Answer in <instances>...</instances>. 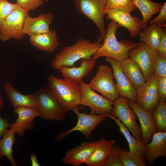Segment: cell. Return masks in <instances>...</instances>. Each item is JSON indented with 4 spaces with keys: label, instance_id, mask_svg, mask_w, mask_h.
Returning a JSON list of instances; mask_svg holds the SVG:
<instances>
[{
    "label": "cell",
    "instance_id": "6da1fadb",
    "mask_svg": "<svg viewBox=\"0 0 166 166\" xmlns=\"http://www.w3.org/2000/svg\"><path fill=\"white\" fill-rule=\"evenodd\" d=\"M102 39L100 36L97 41L92 42L82 38H78L73 45L64 47L56 55L51 65L58 70L62 66L71 67L82 59H90L102 45Z\"/></svg>",
    "mask_w": 166,
    "mask_h": 166
},
{
    "label": "cell",
    "instance_id": "7a4b0ae2",
    "mask_svg": "<svg viewBox=\"0 0 166 166\" xmlns=\"http://www.w3.org/2000/svg\"><path fill=\"white\" fill-rule=\"evenodd\" d=\"M120 26L114 21L111 20L106 30L103 43L92 57L93 60L96 61L101 57H105L121 62L128 57L130 50L139 45L140 43L123 39L118 41L116 32Z\"/></svg>",
    "mask_w": 166,
    "mask_h": 166
},
{
    "label": "cell",
    "instance_id": "3957f363",
    "mask_svg": "<svg viewBox=\"0 0 166 166\" xmlns=\"http://www.w3.org/2000/svg\"><path fill=\"white\" fill-rule=\"evenodd\" d=\"M49 85L63 109L67 112L80 105L82 95L79 83L53 75L47 78Z\"/></svg>",
    "mask_w": 166,
    "mask_h": 166
},
{
    "label": "cell",
    "instance_id": "277c9868",
    "mask_svg": "<svg viewBox=\"0 0 166 166\" xmlns=\"http://www.w3.org/2000/svg\"><path fill=\"white\" fill-rule=\"evenodd\" d=\"M34 93L40 117L54 121H62L64 119L66 112L48 84L39 88Z\"/></svg>",
    "mask_w": 166,
    "mask_h": 166
},
{
    "label": "cell",
    "instance_id": "5b68a950",
    "mask_svg": "<svg viewBox=\"0 0 166 166\" xmlns=\"http://www.w3.org/2000/svg\"><path fill=\"white\" fill-rule=\"evenodd\" d=\"M88 84L93 90L112 102L120 96L115 86L112 69L107 65H100L95 76Z\"/></svg>",
    "mask_w": 166,
    "mask_h": 166
},
{
    "label": "cell",
    "instance_id": "8992f818",
    "mask_svg": "<svg viewBox=\"0 0 166 166\" xmlns=\"http://www.w3.org/2000/svg\"><path fill=\"white\" fill-rule=\"evenodd\" d=\"M118 119L138 140H141L142 131L140 125L136 120L137 116L129 106L128 99L120 96L113 102V109L110 115Z\"/></svg>",
    "mask_w": 166,
    "mask_h": 166
},
{
    "label": "cell",
    "instance_id": "52a82bcc",
    "mask_svg": "<svg viewBox=\"0 0 166 166\" xmlns=\"http://www.w3.org/2000/svg\"><path fill=\"white\" fill-rule=\"evenodd\" d=\"M79 84L82 95L80 105L88 107L91 114L111 115L113 102L96 93L83 80Z\"/></svg>",
    "mask_w": 166,
    "mask_h": 166
},
{
    "label": "cell",
    "instance_id": "ba28073f",
    "mask_svg": "<svg viewBox=\"0 0 166 166\" xmlns=\"http://www.w3.org/2000/svg\"><path fill=\"white\" fill-rule=\"evenodd\" d=\"M28 12L18 5L9 14L0 28V40L5 42L12 38L22 40L25 35L23 29Z\"/></svg>",
    "mask_w": 166,
    "mask_h": 166
},
{
    "label": "cell",
    "instance_id": "9c48e42d",
    "mask_svg": "<svg viewBox=\"0 0 166 166\" xmlns=\"http://www.w3.org/2000/svg\"><path fill=\"white\" fill-rule=\"evenodd\" d=\"M74 0L77 10L94 23L103 39L106 32L104 18L107 0Z\"/></svg>",
    "mask_w": 166,
    "mask_h": 166
},
{
    "label": "cell",
    "instance_id": "30bf717a",
    "mask_svg": "<svg viewBox=\"0 0 166 166\" xmlns=\"http://www.w3.org/2000/svg\"><path fill=\"white\" fill-rule=\"evenodd\" d=\"M72 111L76 115L77 118L76 124L71 129L59 133L54 137L55 140L61 141L72 132L76 131L81 132L85 139H89L96 127L107 117L105 115L81 112L79 108H75Z\"/></svg>",
    "mask_w": 166,
    "mask_h": 166
},
{
    "label": "cell",
    "instance_id": "8fae6325",
    "mask_svg": "<svg viewBox=\"0 0 166 166\" xmlns=\"http://www.w3.org/2000/svg\"><path fill=\"white\" fill-rule=\"evenodd\" d=\"M157 52L147 46L143 42L130 50L128 57L136 62L140 67L145 81L154 73V64Z\"/></svg>",
    "mask_w": 166,
    "mask_h": 166
},
{
    "label": "cell",
    "instance_id": "7c38bea8",
    "mask_svg": "<svg viewBox=\"0 0 166 166\" xmlns=\"http://www.w3.org/2000/svg\"><path fill=\"white\" fill-rule=\"evenodd\" d=\"M158 78L154 73L136 90V103L150 111L156 107L160 98L157 90Z\"/></svg>",
    "mask_w": 166,
    "mask_h": 166
},
{
    "label": "cell",
    "instance_id": "4fadbf2b",
    "mask_svg": "<svg viewBox=\"0 0 166 166\" xmlns=\"http://www.w3.org/2000/svg\"><path fill=\"white\" fill-rule=\"evenodd\" d=\"M105 60L112 68L113 78L117 81L115 86L120 96L136 103V90L123 71L120 62L108 57Z\"/></svg>",
    "mask_w": 166,
    "mask_h": 166
},
{
    "label": "cell",
    "instance_id": "5bb4252c",
    "mask_svg": "<svg viewBox=\"0 0 166 166\" xmlns=\"http://www.w3.org/2000/svg\"><path fill=\"white\" fill-rule=\"evenodd\" d=\"M105 14L107 19L116 22L120 26L127 28L130 36L132 38L136 37L142 30L141 19L136 17H132L130 13L120 10H105Z\"/></svg>",
    "mask_w": 166,
    "mask_h": 166
},
{
    "label": "cell",
    "instance_id": "9a60e30c",
    "mask_svg": "<svg viewBox=\"0 0 166 166\" xmlns=\"http://www.w3.org/2000/svg\"><path fill=\"white\" fill-rule=\"evenodd\" d=\"M14 113L18 115L16 121L10 124V128L14 130L19 136H23L26 130L32 131L35 126L34 119L39 116L36 108L30 107H19L14 108Z\"/></svg>",
    "mask_w": 166,
    "mask_h": 166
},
{
    "label": "cell",
    "instance_id": "2e32d148",
    "mask_svg": "<svg viewBox=\"0 0 166 166\" xmlns=\"http://www.w3.org/2000/svg\"><path fill=\"white\" fill-rule=\"evenodd\" d=\"M95 148V143L84 141L76 147L69 149L61 161L67 165L78 166L85 164L91 156Z\"/></svg>",
    "mask_w": 166,
    "mask_h": 166
},
{
    "label": "cell",
    "instance_id": "e0dca14e",
    "mask_svg": "<svg viewBox=\"0 0 166 166\" xmlns=\"http://www.w3.org/2000/svg\"><path fill=\"white\" fill-rule=\"evenodd\" d=\"M128 103L139 119L142 131L141 140L145 145L151 141L154 135L158 132L152 119V111H148L128 99Z\"/></svg>",
    "mask_w": 166,
    "mask_h": 166
},
{
    "label": "cell",
    "instance_id": "ac0fdd59",
    "mask_svg": "<svg viewBox=\"0 0 166 166\" xmlns=\"http://www.w3.org/2000/svg\"><path fill=\"white\" fill-rule=\"evenodd\" d=\"M53 18V14L50 12L40 14L35 18L31 17L28 14L25 19L23 32L29 36L49 32Z\"/></svg>",
    "mask_w": 166,
    "mask_h": 166
},
{
    "label": "cell",
    "instance_id": "d6986e66",
    "mask_svg": "<svg viewBox=\"0 0 166 166\" xmlns=\"http://www.w3.org/2000/svg\"><path fill=\"white\" fill-rule=\"evenodd\" d=\"M166 158V132H157L151 141L145 145L144 158L149 166L157 158Z\"/></svg>",
    "mask_w": 166,
    "mask_h": 166
},
{
    "label": "cell",
    "instance_id": "ffe728a7",
    "mask_svg": "<svg viewBox=\"0 0 166 166\" xmlns=\"http://www.w3.org/2000/svg\"><path fill=\"white\" fill-rule=\"evenodd\" d=\"M95 61L90 59H81L80 65L78 66H62L58 70L64 78L79 83L92 70L96 65Z\"/></svg>",
    "mask_w": 166,
    "mask_h": 166
},
{
    "label": "cell",
    "instance_id": "44dd1931",
    "mask_svg": "<svg viewBox=\"0 0 166 166\" xmlns=\"http://www.w3.org/2000/svg\"><path fill=\"white\" fill-rule=\"evenodd\" d=\"M95 142L94 150L85 164L87 166H104L115 141L113 139L108 140L102 137Z\"/></svg>",
    "mask_w": 166,
    "mask_h": 166
},
{
    "label": "cell",
    "instance_id": "7402d4cb",
    "mask_svg": "<svg viewBox=\"0 0 166 166\" xmlns=\"http://www.w3.org/2000/svg\"><path fill=\"white\" fill-rule=\"evenodd\" d=\"M4 89L6 95L14 108L22 106L37 108V101L34 93L22 94L18 91L8 81L4 85Z\"/></svg>",
    "mask_w": 166,
    "mask_h": 166
},
{
    "label": "cell",
    "instance_id": "603a6c76",
    "mask_svg": "<svg viewBox=\"0 0 166 166\" xmlns=\"http://www.w3.org/2000/svg\"><path fill=\"white\" fill-rule=\"evenodd\" d=\"M31 44L38 49L49 52H54L59 45L57 32L50 30L49 32L30 36Z\"/></svg>",
    "mask_w": 166,
    "mask_h": 166
},
{
    "label": "cell",
    "instance_id": "cb8c5ba5",
    "mask_svg": "<svg viewBox=\"0 0 166 166\" xmlns=\"http://www.w3.org/2000/svg\"><path fill=\"white\" fill-rule=\"evenodd\" d=\"M122 70L136 90L145 82L138 65L129 57L120 62Z\"/></svg>",
    "mask_w": 166,
    "mask_h": 166
},
{
    "label": "cell",
    "instance_id": "d4e9b609",
    "mask_svg": "<svg viewBox=\"0 0 166 166\" xmlns=\"http://www.w3.org/2000/svg\"><path fill=\"white\" fill-rule=\"evenodd\" d=\"M163 30L153 23L141 30L138 34L145 44L157 52Z\"/></svg>",
    "mask_w": 166,
    "mask_h": 166
},
{
    "label": "cell",
    "instance_id": "484cf974",
    "mask_svg": "<svg viewBox=\"0 0 166 166\" xmlns=\"http://www.w3.org/2000/svg\"><path fill=\"white\" fill-rule=\"evenodd\" d=\"M134 4L141 11L143 17L141 25L142 29L148 26V22L152 15L160 11L162 3L156 2L149 0H132Z\"/></svg>",
    "mask_w": 166,
    "mask_h": 166
},
{
    "label": "cell",
    "instance_id": "4316f807",
    "mask_svg": "<svg viewBox=\"0 0 166 166\" xmlns=\"http://www.w3.org/2000/svg\"><path fill=\"white\" fill-rule=\"evenodd\" d=\"M15 131L10 128L7 129L0 139V159L4 156L7 157L13 166H17L13 153V147L15 143Z\"/></svg>",
    "mask_w": 166,
    "mask_h": 166
},
{
    "label": "cell",
    "instance_id": "83f0119b",
    "mask_svg": "<svg viewBox=\"0 0 166 166\" xmlns=\"http://www.w3.org/2000/svg\"><path fill=\"white\" fill-rule=\"evenodd\" d=\"M106 117L114 120L119 126V130L124 135L128 143L129 152L138 153L144 158L145 144L142 140H139L133 135H131L129 130L118 119L109 114L106 115Z\"/></svg>",
    "mask_w": 166,
    "mask_h": 166
},
{
    "label": "cell",
    "instance_id": "f1b7e54d",
    "mask_svg": "<svg viewBox=\"0 0 166 166\" xmlns=\"http://www.w3.org/2000/svg\"><path fill=\"white\" fill-rule=\"evenodd\" d=\"M166 99L160 98L157 106L152 111V117L158 132H166Z\"/></svg>",
    "mask_w": 166,
    "mask_h": 166
},
{
    "label": "cell",
    "instance_id": "f546056e",
    "mask_svg": "<svg viewBox=\"0 0 166 166\" xmlns=\"http://www.w3.org/2000/svg\"><path fill=\"white\" fill-rule=\"evenodd\" d=\"M120 157L124 166H146L143 156L140 154L129 152L126 148L121 149Z\"/></svg>",
    "mask_w": 166,
    "mask_h": 166
},
{
    "label": "cell",
    "instance_id": "4dcf8cb0",
    "mask_svg": "<svg viewBox=\"0 0 166 166\" xmlns=\"http://www.w3.org/2000/svg\"><path fill=\"white\" fill-rule=\"evenodd\" d=\"M137 9L132 0H107L105 9H115L131 12Z\"/></svg>",
    "mask_w": 166,
    "mask_h": 166
},
{
    "label": "cell",
    "instance_id": "1f68e13d",
    "mask_svg": "<svg viewBox=\"0 0 166 166\" xmlns=\"http://www.w3.org/2000/svg\"><path fill=\"white\" fill-rule=\"evenodd\" d=\"M121 149L120 146L116 143L113 145L104 166H124L120 154Z\"/></svg>",
    "mask_w": 166,
    "mask_h": 166
},
{
    "label": "cell",
    "instance_id": "d6a6232c",
    "mask_svg": "<svg viewBox=\"0 0 166 166\" xmlns=\"http://www.w3.org/2000/svg\"><path fill=\"white\" fill-rule=\"evenodd\" d=\"M153 73L158 78L166 77V58L158 53L153 68Z\"/></svg>",
    "mask_w": 166,
    "mask_h": 166
},
{
    "label": "cell",
    "instance_id": "836d02e7",
    "mask_svg": "<svg viewBox=\"0 0 166 166\" xmlns=\"http://www.w3.org/2000/svg\"><path fill=\"white\" fill-rule=\"evenodd\" d=\"M18 6L16 3H10L7 0H0V28L8 16Z\"/></svg>",
    "mask_w": 166,
    "mask_h": 166
},
{
    "label": "cell",
    "instance_id": "e575fe53",
    "mask_svg": "<svg viewBox=\"0 0 166 166\" xmlns=\"http://www.w3.org/2000/svg\"><path fill=\"white\" fill-rule=\"evenodd\" d=\"M44 0H16V3L20 7L28 12L41 6Z\"/></svg>",
    "mask_w": 166,
    "mask_h": 166
},
{
    "label": "cell",
    "instance_id": "d590c367",
    "mask_svg": "<svg viewBox=\"0 0 166 166\" xmlns=\"http://www.w3.org/2000/svg\"><path fill=\"white\" fill-rule=\"evenodd\" d=\"M159 14L155 18L149 21V25L155 23L158 26L162 27L166 26V2L163 4Z\"/></svg>",
    "mask_w": 166,
    "mask_h": 166
},
{
    "label": "cell",
    "instance_id": "8d00e7d4",
    "mask_svg": "<svg viewBox=\"0 0 166 166\" xmlns=\"http://www.w3.org/2000/svg\"><path fill=\"white\" fill-rule=\"evenodd\" d=\"M157 90L160 98H166V77L158 78Z\"/></svg>",
    "mask_w": 166,
    "mask_h": 166
},
{
    "label": "cell",
    "instance_id": "74e56055",
    "mask_svg": "<svg viewBox=\"0 0 166 166\" xmlns=\"http://www.w3.org/2000/svg\"><path fill=\"white\" fill-rule=\"evenodd\" d=\"M157 52L162 57L166 58V33L164 30L162 32Z\"/></svg>",
    "mask_w": 166,
    "mask_h": 166
},
{
    "label": "cell",
    "instance_id": "f35d334b",
    "mask_svg": "<svg viewBox=\"0 0 166 166\" xmlns=\"http://www.w3.org/2000/svg\"><path fill=\"white\" fill-rule=\"evenodd\" d=\"M10 124L7 119H3L0 116V139L8 128H9Z\"/></svg>",
    "mask_w": 166,
    "mask_h": 166
},
{
    "label": "cell",
    "instance_id": "ab89813d",
    "mask_svg": "<svg viewBox=\"0 0 166 166\" xmlns=\"http://www.w3.org/2000/svg\"><path fill=\"white\" fill-rule=\"evenodd\" d=\"M30 159L32 166H40L38 160L37 156L34 153H32L30 155Z\"/></svg>",
    "mask_w": 166,
    "mask_h": 166
},
{
    "label": "cell",
    "instance_id": "60d3db41",
    "mask_svg": "<svg viewBox=\"0 0 166 166\" xmlns=\"http://www.w3.org/2000/svg\"><path fill=\"white\" fill-rule=\"evenodd\" d=\"M3 105V101L2 97L0 94V111L2 109Z\"/></svg>",
    "mask_w": 166,
    "mask_h": 166
},
{
    "label": "cell",
    "instance_id": "b9f144b4",
    "mask_svg": "<svg viewBox=\"0 0 166 166\" xmlns=\"http://www.w3.org/2000/svg\"><path fill=\"white\" fill-rule=\"evenodd\" d=\"M1 164L0 163V166H1Z\"/></svg>",
    "mask_w": 166,
    "mask_h": 166
},
{
    "label": "cell",
    "instance_id": "7bdbcfd3",
    "mask_svg": "<svg viewBox=\"0 0 166 166\" xmlns=\"http://www.w3.org/2000/svg\"></svg>",
    "mask_w": 166,
    "mask_h": 166
}]
</instances>
